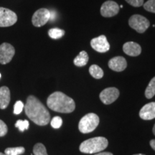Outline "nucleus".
Masks as SVG:
<instances>
[{
  "mask_svg": "<svg viewBox=\"0 0 155 155\" xmlns=\"http://www.w3.org/2000/svg\"><path fill=\"white\" fill-rule=\"evenodd\" d=\"M108 67L116 72H121L127 68V61L124 58L121 57V56L114 57L108 62Z\"/></svg>",
  "mask_w": 155,
  "mask_h": 155,
  "instance_id": "f8f14e48",
  "label": "nucleus"
},
{
  "mask_svg": "<svg viewBox=\"0 0 155 155\" xmlns=\"http://www.w3.org/2000/svg\"><path fill=\"white\" fill-rule=\"evenodd\" d=\"M1 77H2V75H1V73H0V78H1Z\"/></svg>",
  "mask_w": 155,
  "mask_h": 155,
  "instance_id": "72a5a7b5",
  "label": "nucleus"
},
{
  "mask_svg": "<svg viewBox=\"0 0 155 155\" xmlns=\"http://www.w3.org/2000/svg\"><path fill=\"white\" fill-rule=\"evenodd\" d=\"M153 133H154V134L155 135V124L154 126V127H153Z\"/></svg>",
  "mask_w": 155,
  "mask_h": 155,
  "instance_id": "7c9ffc66",
  "label": "nucleus"
},
{
  "mask_svg": "<svg viewBox=\"0 0 155 155\" xmlns=\"http://www.w3.org/2000/svg\"><path fill=\"white\" fill-rule=\"evenodd\" d=\"M119 96V91L116 88L111 87L102 91L100 94V99L104 104L108 105L115 101Z\"/></svg>",
  "mask_w": 155,
  "mask_h": 155,
  "instance_id": "1a4fd4ad",
  "label": "nucleus"
},
{
  "mask_svg": "<svg viewBox=\"0 0 155 155\" xmlns=\"http://www.w3.org/2000/svg\"><path fill=\"white\" fill-rule=\"evenodd\" d=\"M25 107V105L23 104V103L21 101H18L15 103L14 106V114L16 115H18L22 111L23 108Z\"/></svg>",
  "mask_w": 155,
  "mask_h": 155,
  "instance_id": "393cba45",
  "label": "nucleus"
},
{
  "mask_svg": "<svg viewBox=\"0 0 155 155\" xmlns=\"http://www.w3.org/2000/svg\"><path fill=\"white\" fill-rule=\"evenodd\" d=\"M98 124H99V117L96 114H88L83 116L79 122V131L83 134L91 133L96 129Z\"/></svg>",
  "mask_w": 155,
  "mask_h": 155,
  "instance_id": "20e7f679",
  "label": "nucleus"
},
{
  "mask_svg": "<svg viewBox=\"0 0 155 155\" xmlns=\"http://www.w3.org/2000/svg\"><path fill=\"white\" fill-rule=\"evenodd\" d=\"M10 102V91L8 87L0 88V108L5 109Z\"/></svg>",
  "mask_w": 155,
  "mask_h": 155,
  "instance_id": "2eb2a0df",
  "label": "nucleus"
},
{
  "mask_svg": "<svg viewBox=\"0 0 155 155\" xmlns=\"http://www.w3.org/2000/svg\"><path fill=\"white\" fill-rule=\"evenodd\" d=\"M7 126L3 121L0 119V137H4L7 133Z\"/></svg>",
  "mask_w": 155,
  "mask_h": 155,
  "instance_id": "a878e982",
  "label": "nucleus"
},
{
  "mask_svg": "<svg viewBox=\"0 0 155 155\" xmlns=\"http://www.w3.org/2000/svg\"><path fill=\"white\" fill-rule=\"evenodd\" d=\"M155 95V77L153 78L149 83L148 86L145 91V96L147 98H152Z\"/></svg>",
  "mask_w": 155,
  "mask_h": 155,
  "instance_id": "a211bd4d",
  "label": "nucleus"
},
{
  "mask_svg": "<svg viewBox=\"0 0 155 155\" xmlns=\"http://www.w3.org/2000/svg\"><path fill=\"white\" fill-rule=\"evenodd\" d=\"M91 45L93 49L98 53H106L110 49V44L105 35H101L92 39Z\"/></svg>",
  "mask_w": 155,
  "mask_h": 155,
  "instance_id": "9d476101",
  "label": "nucleus"
},
{
  "mask_svg": "<svg viewBox=\"0 0 155 155\" xmlns=\"http://www.w3.org/2000/svg\"><path fill=\"white\" fill-rule=\"evenodd\" d=\"M50 124L54 129H59L63 124V120L60 116H55L53 119L50 121Z\"/></svg>",
  "mask_w": 155,
  "mask_h": 155,
  "instance_id": "b1692460",
  "label": "nucleus"
},
{
  "mask_svg": "<svg viewBox=\"0 0 155 155\" xmlns=\"http://www.w3.org/2000/svg\"><path fill=\"white\" fill-rule=\"evenodd\" d=\"M108 144V140L105 137H94L81 143L79 149L81 152L86 154H96L105 150Z\"/></svg>",
  "mask_w": 155,
  "mask_h": 155,
  "instance_id": "7ed1b4c3",
  "label": "nucleus"
},
{
  "mask_svg": "<svg viewBox=\"0 0 155 155\" xmlns=\"http://www.w3.org/2000/svg\"><path fill=\"white\" fill-rule=\"evenodd\" d=\"M17 21L16 13L9 9L0 7V28L12 26Z\"/></svg>",
  "mask_w": 155,
  "mask_h": 155,
  "instance_id": "423d86ee",
  "label": "nucleus"
},
{
  "mask_svg": "<svg viewBox=\"0 0 155 155\" xmlns=\"http://www.w3.org/2000/svg\"><path fill=\"white\" fill-rule=\"evenodd\" d=\"M26 115L35 124L39 126H45L50 121L49 111L40 101L34 96H28L25 105Z\"/></svg>",
  "mask_w": 155,
  "mask_h": 155,
  "instance_id": "f257e3e1",
  "label": "nucleus"
},
{
  "mask_svg": "<svg viewBox=\"0 0 155 155\" xmlns=\"http://www.w3.org/2000/svg\"><path fill=\"white\" fill-rule=\"evenodd\" d=\"M129 25L139 33H144L150 26V22L145 17L139 15H134L129 18Z\"/></svg>",
  "mask_w": 155,
  "mask_h": 155,
  "instance_id": "39448f33",
  "label": "nucleus"
},
{
  "mask_svg": "<svg viewBox=\"0 0 155 155\" xmlns=\"http://www.w3.org/2000/svg\"><path fill=\"white\" fill-rule=\"evenodd\" d=\"M50 13L48 9L42 8L37 10L34 13L32 18V25L37 28L43 26L50 20Z\"/></svg>",
  "mask_w": 155,
  "mask_h": 155,
  "instance_id": "0eeeda50",
  "label": "nucleus"
},
{
  "mask_svg": "<svg viewBox=\"0 0 155 155\" xmlns=\"http://www.w3.org/2000/svg\"><path fill=\"white\" fill-rule=\"evenodd\" d=\"M119 6L114 1H106L101 7V14L104 17H111L119 13Z\"/></svg>",
  "mask_w": 155,
  "mask_h": 155,
  "instance_id": "9b49d317",
  "label": "nucleus"
},
{
  "mask_svg": "<svg viewBox=\"0 0 155 155\" xmlns=\"http://www.w3.org/2000/svg\"><path fill=\"white\" fill-rule=\"evenodd\" d=\"M47 105L50 109L59 113L68 114L75 110V101L71 97L60 91L50 95L47 100Z\"/></svg>",
  "mask_w": 155,
  "mask_h": 155,
  "instance_id": "f03ea898",
  "label": "nucleus"
},
{
  "mask_svg": "<svg viewBox=\"0 0 155 155\" xmlns=\"http://www.w3.org/2000/svg\"><path fill=\"white\" fill-rule=\"evenodd\" d=\"M144 8L150 12L155 13V0H148L143 5Z\"/></svg>",
  "mask_w": 155,
  "mask_h": 155,
  "instance_id": "5701e85b",
  "label": "nucleus"
},
{
  "mask_svg": "<svg viewBox=\"0 0 155 155\" xmlns=\"http://www.w3.org/2000/svg\"><path fill=\"white\" fill-rule=\"evenodd\" d=\"M123 50L127 55L136 57V56H138L141 54V48L137 42H128L124 45Z\"/></svg>",
  "mask_w": 155,
  "mask_h": 155,
  "instance_id": "4468645a",
  "label": "nucleus"
},
{
  "mask_svg": "<svg viewBox=\"0 0 155 155\" xmlns=\"http://www.w3.org/2000/svg\"><path fill=\"white\" fill-rule=\"evenodd\" d=\"M150 146L155 151V139H152V140L150 141Z\"/></svg>",
  "mask_w": 155,
  "mask_h": 155,
  "instance_id": "c756f323",
  "label": "nucleus"
},
{
  "mask_svg": "<svg viewBox=\"0 0 155 155\" xmlns=\"http://www.w3.org/2000/svg\"><path fill=\"white\" fill-rule=\"evenodd\" d=\"M29 126H30V124L28 120H18L15 124V127L18 128L19 130L22 132L28 129Z\"/></svg>",
  "mask_w": 155,
  "mask_h": 155,
  "instance_id": "4be33fe9",
  "label": "nucleus"
},
{
  "mask_svg": "<svg viewBox=\"0 0 155 155\" xmlns=\"http://www.w3.org/2000/svg\"><path fill=\"white\" fill-rule=\"evenodd\" d=\"M139 116L144 120H152L155 118V102H151L143 106Z\"/></svg>",
  "mask_w": 155,
  "mask_h": 155,
  "instance_id": "ddd939ff",
  "label": "nucleus"
},
{
  "mask_svg": "<svg viewBox=\"0 0 155 155\" xmlns=\"http://www.w3.org/2000/svg\"><path fill=\"white\" fill-rule=\"evenodd\" d=\"M134 155H145V154H134Z\"/></svg>",
  "mask_w": 155,
  "mask_h": 155,
  "instance_id": "473e14b6",
  "label": "nucleus"
},
{
  "mask_svg": "<svg viewBox=\"0 0 155 155\" xmlns=\"http://www.w3.org/2000/svg\"><path fill=\"white\" fill-rule=\"evenodd\" d=\"M126 2L135 7H141L144 5V0H126Z\"/></svg>",
  "mask_w": 155,
  "mask_h": 155,
  "instance_id": "bb28decb",
  "label": "nucleus"
},
{
  "mask_svg": "<svg viewBox=\"0 0 155 155\" xmlns=\"http://www.w3.org/2000/svg\"><path fill=\"white\" fill-rule=\"evenodd\" d=\"M0 155H6V154H3V153H2V152H0Z\"/></svg>",
  "mask_w": 155,
  "mask_h": 155,
  "instance_id": "2f4dec72",
  "label": "nucleus"
},
{
  "mask_svg": "<svg viewBox=\"0 0 155 155\" xmlns=\"http://www.w3.org/2000/svg\"><path fill=\"white\" fill-rule=\"evenodd\" d=\"M33 153L35 155H48L45 147L42 143H38L33 147Z\"/></svg>",
  "mask_w": 155,
  "mask_h": 155,
  "instance_id": "412c9836",
  "label": "nucleus"
},
{
  "mask_svg": "<svg viewBox=\"0 0 155 155\" xmlns=\"http://www.w3.org/2000/svg\"><path fill=\"white\" fill-rule=\"evenodd\" d=\"M48 35L50 38L53 40H58L61 38L65 35V31L59 28H52L48 31Z\"/></svg>",
  "mask_w": 155,
  "mask_h": 155,
  "instance_id": "aec40b11",
  "label": "nucleus"
},
{
  "mask_svg": "<svg viewBox=\"0 0 155 155\" xmlns=\"http://www.w3.org/2000/svg\"><path fill=\"white\" fill-rule=\"evenodd\" d=\"M15 53V48L7 42H4L0 45V63L2 65L9 63Z\"/></svg>",
  "mask_w": 155,
  "mask_h": 155,
  "instance_id": "6e6552de",
  "label": "nucleus"
},
{
  "mask_svg": "<svg viewBox=\"0 0 155 155\" xmlns=\"http://www.w3.org/2000/svg\"><path fill=\"white\" fill-rule=\"evenodd\" d=\"M95 155H113V154L111 152H98V153H96Z\"/></svg>",
  "mask_w": 155,
  "mask_h": 155,
  "instance_id": "c85d7f7f",
  "label": "nucleus"
},
{
  "mask_svg": "<svg viewBox=\"0 0 155 155\" xmlns=\"http://www.w3.org/2000/svg\"><path fill=\"white\" fill-rule=\"evenodd\" d=\"M25 149L23 147H9L5 151L6 155H20L24 154Z\"/></svg>",
  "mask_w": 155,
  "mask_h": 155,
  "instance_id": "6ab92c4d",
  "label": "nucleus"
},
{
  "mask_svg": "<svg viewBox=\"0 0 155 155\" xmlns=\"http://www.w3.org/2000/svg\"><path fill=\"white\" fill-rule=\"evenodd\" d=\"M88 55L86 51H81L79 55L75 58L74 65L78 67H83L85 66L88 62Z\"/></svg>",
  "mask_w": 155,
  "mask_h": 155,
  "instance_id": "dca6fc26",
  "label": "nucleus"
},
{
  "mask_svg": "<svg viewBox=\"0 0 155 155\" xmlns=\"http://www.w3.org/2000/svg\"><path fill=\"white\" fill-rule=\"evenodd\" d=\"M89 73L96 79H101L104 76V71L97 65H92L89 68Z\"/></svg>",
  "mask_w": 155,
  "mask_h": 155,
  "instance_id": "f3484780",
  "label": "nucleus"
},
{
  "mask_svg": "<svg viewBox=\"0 0 155 155\" xmlns=\"http://www.w3.org/2000/svg\"><path fill=\"white\" fill-rule=\"evenodd\" d=\"M50 21H54L56 18V17H57V13H56L55 11H50Z\"/></svg>",
  "mask_w": 155,
  "mask_h": 155,
  "instance_id": "cd10ccee",
  "label": "nucleus"
}]
</instances>
